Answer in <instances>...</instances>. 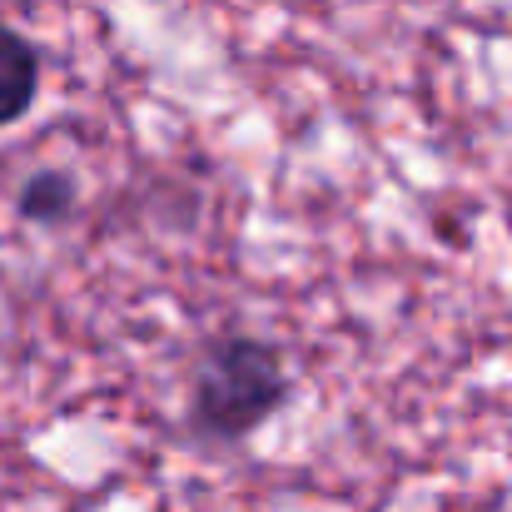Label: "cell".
Returning a JSON list of instances; mask_svg holds the SVG:
<instances>
[{
    "label": "cell",
    "instance_id": "cell-1",
    "mask_svg": "<svg viewBox=\"0 0 512 512\" xmlns=\"http://www.w3.org/2000/svg\"><path fill=\"white\" fill-rule=\"evenodd\" d=\"M279 398H284V373L264 343H214L194 378V423L214 438H239L254 423H264L279 408Z\"/></svg>",
    "mask_w": 512,
    "mask_h": 512
},
{
    "label": "cell",
    "instance_id": "cell-2",
    "mask_svg": "<svg viewBox=\"0 0 512 512\" xmlns=\"http://www.w3.org/2000/svg\"><path fill=\"white\" fill-rule=\"evenodd\" d=\"M35 80H40L35 50L15 30L0 25V125L25 115V105L35 100Z\"/></svg>",
    "mask_w": 512,
    "mask_h": 512
},
{
    "label": "cell",
    "instance_id": "cell-3",
    "mask_svg": "<svg viewBox=\"0 0 512 512\" xmlns=\"http://www.w3.org/2000/svg\"><path fill=\"white\" fill-rule=\"evenodd\" d=\"M70 204V184L60 179V174H40L30 189H25V214H35V219H50V214H60Z\"/></svg>",
    "mask_w": 512,
    "mask_h": 512
}]
</instances>
